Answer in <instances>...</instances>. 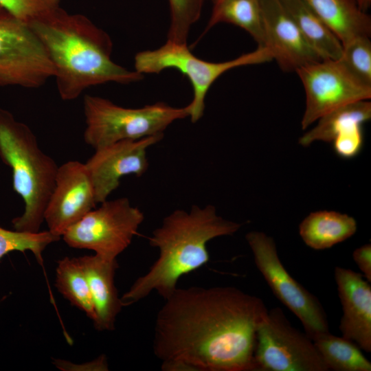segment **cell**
<instances>
[{
  "label": "cell",
  "instance_id": "cell-6",
  "mask_svg": "<svg viewBox=\"0 0 371 371\" xmlns=\"http://www.w3.org/2000/svg\"><path fill=\"white\" fill-rule=\"evenodd\" d=\"M273 60L269 49L258 47L230 60L209 62L195 56L187 43L170 41L153 50L138 52L134 58L135 70L145 74H159L166 69H175L190 80L193 89V98L188 104L189 117L192 123L203 115L205 98L210 87L225 72L236 67L267 63Z\"/></svg>",
  "mask_w": 371,
  "mask_h": 371
},
{
  "label": "cell",
  "instance_id": "cell-9",
  "mask_svg": "<svg viewBox=\"0 0 371 371\" xmlns=\"http://www.w3.org/2000/svg\"><path fill=\"white\" fill-rule=\"evenodd\" d=\"M254 262L276 297L301 322L312 339L329 331L324 308L318 298L295 280L282 263L272 237L259 231L245 236Z\"/></svg>",
  "mask_w": 371,
  "mask_h": 371
},
{
  "label": "cell",
  "instance_id": "cell-15",
  "mask_svg": "<svg viewBox=\"0 0 371 371\" xmlns=\"http://www.w3.org/2000/svg\"><path fill=\"white\" fill-rule=\"evenodd\" d=\"M334 277L343 311L339 326L342 337L370 352V284L361 273L341 267L335 268Z\"/></svg>",
  "mask_w": 371,
  "mask_h": 371
},
{
  "label": "cell",
  "instance_id": "cell-18",
  "mask_svg": "<svg viewBox=\"0 0 371 371\" xmlns=\"http://www.w3.org/2000/svg\"><path fill=\"white\" fill-rule=\"evenodd\" d=\"M357 229L355 219L335 211L311 212L299 225V234L309 247L322 250L351 237Z\"/></svg>",
  "mask_w": 371,
  "mask_h": 371
},
{
  "label": "cell",
  "instance_id": "cell-11",
  "mask_svg": "<svg viewBox=\"0 0 371 371\" xmlns=\"http://www.w3.org/2000/svg\"><path fill=\"white\" fill-rule=\"evenodd\" d=\"M295 72L306 94L303 130L338 107L371 98V87L352 75L340 59L322 60Z\"/></svg>",
  "mask_w": 371,
  "mask_h": 371
},
{
  "label": "cell",
  "instance_id": "cell-27",
  "mask_svg": "<svg viewBox=\"0 0 371 371\" xmlns=\"http://www.w3.org/2000/svg\"><path fill=\"white\" fill-rule=\"evenodd\" d=\"M60 0H0V6L29 24L60 7Z\"/></svg>",
  "mask_w": 371,
  "mask_h": 371
},
{
  "label": "cell",
  "instance_id": "cell-20",
  "mask_svg": "<svg viewBox=\"0 0 371 371\" xmlns=\"http://www.w3.org/2000/svg\"><path fill=\"white\" fill-rule=\"evenodd\" d=\"M261 0H218L207 24L206 31L218 23L236 25L247 32L258 47H264Z\"/></svg>",
  "mask_w": 371,
  "mask_h": 371
},
{
  "label": "cell",
  "instance_id": "cell-25",
  "mask_svg": "<svg viewBox=\"0 0 371 371\" xmlns=\"http://www.w3.org/2000/svg\"><path fill=\"white\" fill-rule=\"evenodd\" d=\"M170 22L168 41L187 43L192 26L199 19L204 0H168Z\"/></svg>",
  "mask_w": 371,
  "mask_h": 371
},
{
  "label": "cell",
  "instance_id": "cell-5",
  "mask_svg": "<svg viewBox=\"0 0 371 371\" xmlns=\"http://www.w3.org/2000/svg\"><path fill=\"white\" fill-rule=\"evenodd\" d=\"M85 142L93 149L126 139L163 135L175 121L189 117L188 105L174 107L157 102L140 108H126L91 95L83 98Z\"/></svg>",
  "mask_w": 371,
  "mask_h": 371
},
{
  "label": "cell",
  "instance_id": "cell-23",
  "mask_svg": "<svg viewBox=\"0 0 371 371\" xmlns=\"http://www.w3.org/2000/svg\"><path fill=\"white\" fill-rule=\"evenodd\" d=\"M55 286L70 303L83 311L93 322L95 319L88 282L78 258L58 260Z\"/></svg>",
  "mask_w": 371,
  "mask_h": 371
},
{
  "label": "cell",
  "instance_id": "cell-22",
  "mask_svg": "<svg viewBox=\"0 0 371 371\" xmlns=\"http://www.w3.org/2000/svg\"><path fill=\"white\" fill-rule=\"evenodd\" d=\"M312 340L328 370L371 371V362L355 342L330 331L317 334Z\"/></svg>",
  "mask_w": 371,
  "mask_h": 371
},
{
  "label": "cell",
  "instance_id": "cell-7",
  "mask_svg": "<svg viewBox=\"0 0 371 371\" xmlns=\"http://www.w3.org/2000/svg\"><path fill=\"white\" fill-rule=\"evenodd\" d=\"M254 371H328L313 340L279 307L268 310L256 330Z\"/></svg>",
  "mask_w": 371,
  "mask_h": 371
},
{
  "label": "cell",
  "instance_id": "cell-4",
  "mask_svg": "<svg viewBox=\"0 0 371 371\" xmlns=\"http://www.w3.org/2000/svg\"><path fill=\"white\" fill-rule=\"evenodd\" d=\"M0 159L11 169L13 190L24 203L23 214L12 220L14 229L39 232L58 166L40 148L31 128L3 108H0Z\"/></svg>",
  "mask_w": 371,
  "mask_h": 371
},
{
  "label": "cell",
  "instance_id": "cell-24",
  "mask_svg": "<svg viewBox=\"0 0 371 371\" xmlns=\"http://www.w3.org/2000/svg\"><path fill=\"white\" fill-rule=\"evenodd\" d=\"M60 237L50 232L36 233L9 230L0 226V260L13 251H30L40 265L43 264L42 254L49 244L60 240Z\"/></svg>",
  "mask_w": 371,
  "mask_h": 371
},
{
  "label": "cell",
  "instance_id": "cell-2",
  "mask_svg": "<svg viewBox=\"0 0 371 371\" xmlns=\"http://www.w3.org/2000/svg\"><path fill=\"white\" fill-rule=\"evenodd\" d=\"M54 68L63 100L76 99L87 89L106 82L129 84L144 75L111 60L109 35L81 14L58 7L29 23Z\"/></svg>",
  "mask_w": 371,
  "mask_h": 371
},
{
  "label": "cell",
  "instance_id": "cell-16",
  "mask_svg": "<svg viewBox=\"0 0 371 371\" xmlns=\"http://www.w3.org/2000/svg\"><path fill=\"white\" fill-rule=\"evenodd\" d=\"M86 276L94 306L98 330H113L117 315L123 307L115 285L116 259L98 254L78 258Z\"/></svg>",
  "mask_w": 371,
  "mask_h": 371
},
{
  "label": "cell",
  "instance_id": "cell-14",
  "mask_svg": "<svg viewBox=\"0 0 371 371\" xmlns=\"http://www.w3.org/2000/svg\"><path fill=\"white\" fill-rule=\"evenodd\" d=\"M265 45L287 72L322 59L304 37L280 0H261Z\"/></svg>",
  "mask_w": 371,
  "mask_h": 371
},
{
  "label": "cell",
  "instance_id": "cell-26",
  "mask_svg": "<svg viewBox=\"0 0 371 371\" xmlns=\"http://www.w3.org/2000/svg\"><path fill=\"white\" fill-rule=\"evenodd\" d=\"M339 59L352 75L365 85L371 87L370 36H359L344 45Z\"/></svg>",
  "mask_w": 371,
  "mask_h": 371
},
{
  "label": "cell",
  "instance_id": "cell-8",
  "mask_svg": "<svg viewBox=\"0 0 371 371\" xmlns=\"http://www.w3.org/2000/svg\"><path fill=\"white\" fill-rule=\"evenodd\" d=\"M144 215L126 197L106 200L62 236L71 247L93 250L114 260L131 243Z\"/></svg>",
  "mask_w": 371,
  "mask_h": 371
},
{
  "label": "cell",
  "instance_id": "cell-28",
  "mask_svg": "<svg viewBox=\"0 0 371 371\" xmlns=\"http://www.w3.org/2000/svg\"><path fill=\"white\" fill-rule=\"evenodd\" d=\"M361 125H352L335 136L332 142L334 151L339 157L351 159L361 152L363 146Z\"/></svg>",
  "mask_w": 371,
  "mask_h": 371
},
{
  "label": "cell",
  "instance_id": "cell-3",
  "mask_svg": "<svg viewBox=\"0 0 371 371\" xmlns=\"http://www.w3.org/2000/svg\"><path fill=\"white\" fill-rule=\"evenodd\" d=\"M241 225L218 215L212 205H195L190 210H176L169 214L148 237L150 245L159 250V256L120 297L123 306L137 302L152 291L164 300L168 297L181 276L209 261L210 240L233 235Z\"/></svg>",
  "mask_w": 371,
  "mask_h": 371
},
{
  "label": "cell",
  "instance_id": "cell-21",
  "mask_svg": "<svg viewBox=\"0 0 371 371\" xmlns=\"http://www.w3.org/2000/svg\"><path fill=\"white\" fill-rule=\"evenodd\" d=\"M371 118V102L360 100L338 107L318 119L317 124L299 139V144L308 146L316 141L331 142L335 137L348 127Z\"/></svg>",
  "mask_w": 371,
  "mask_h": 371
},
{
  "label": "cell",
  "instance_id": "cell-30",
  "mask_svg": "<svg viewBox=\"0 0 371 371\" xmlns=\"http://www.w3.org/2000/svg\"><path fill=\"white\" fill-rule=\"evenodd\" d=\"M361 7L365 10L370 4L371 0H357Z\"/></svg>",
  "mask_w": 371,
  "mask_h": 371
},
{
  "label": "cell",
  "instance_id": "cell-29",
  "mask_svg": "<svg viewBox=\"0 0 371 371\" xmlns=\"http://www.w3.org/2000/svg\"><path fill=\"white\" fill-rule=\"evenodd\" d=\"M352 258L363 277L371 282V245L366 244L357 248L352 253Z\"/></svg>",
  "mask_w": 371,
  "mask_h": 371
},
{
  "label": "cell",
  "instance_id": "cell-31",
  "mask_svg": "<svg viewBox=\"0 0 371 371\" xmlns=\"http://www.w3.org/2000/svg\"><path fill=\"white\" fill-rule=\"evenodd\" d=\"M210 1H212V3H214V2H216V1H218V0H210Z\"/></svg>",
  "mask_w": 371,
  "mask_h": 371
},
{
  "label": "cell",
  "instance_id": "cell-12",
  "mask_svg": "<svg viewBox=\"0 0 371 371\" xmlns=\"http://www.w3.org/2000/svg\"><path fill=\"white\" fill-rule=\"evenodd\" d=\"M93 186L84 163L59 166L54 187L44 212L48 231L60 237L95 206Z\"/></svg>",
  "mask_w": 371,
  "mask_h": 371
},
{
  "label": "cell",
  "instance_id": "cell-1",
  "mask_svg": "<svg viewBox=\"0 0 371 371\" xmlns=\"http://www.w3.org/2000/svg\"><path fill=\"white\" fill-rule=\"evenodd\" d=\"M258 297L230 286L177 288L155 319L153 348L164 371H254Z\"/></svg>",
  "mask_w": 371,
  "mask_h": 371
},
{
  "label": "cell",
  "instance_id": "cell-19",
  "mask_svg": "<svg viewBox=\"0 0 371 371\" xmlns=\"http://www.w3.org/2000/svg\"><path fill=\"white\" fill-rule=\"evenodd\" d=\"M299 30L322 60L339 59L341 41L304 0H280Z\"/></svg>",
  "mask_w": 371,
  "mask_h": 371
},
{
  "label": "cell",
  "instance_id": "cell-10",
  "mask_svg": "<svg viewBox=\"0 0 371 371\" xmlns=\"http://www.w3.org/2000/svg\"><path fill=\"white\" fill-rule=\"evenodd\" d=\"M54 76L49 57L29 24L0 6V86L34 89Z\"/></svg>",
  "mask_w": 371,
  "mask_h": 371
},
{
  "label": "cell",
  "instance_id": "cell-17",
  "mask_svg": "<svg viewBox=\"0 0 371 371\" xmlns=\"http://www.w3.org/2000/svg\"><path fill=\"white\" fill-rule=\"evenodd\" d=\"M341 41L370 36L371 18L357 0H304Z\"/></svg>",
  "mask_w": 371,
  "mask_h": 371
},
{
  "label": "cell",
  "instance_id": "cell-13",
  "mask_svg": "<svg viewBox=\"0 0 371 371\" xmlns=\"http://www.w3.org/2000/svg\"><path fill=\"white\" fill-rule=\"evenodd\" d=\"M163 135L122 140L95 150L85 163L91 177L96 203L108 199L126 175L142 176L148 168L147 150L160 142Z\"/></svg>",
  "mask_w": 371,
  "mask_h": 371
}]
</instances>
